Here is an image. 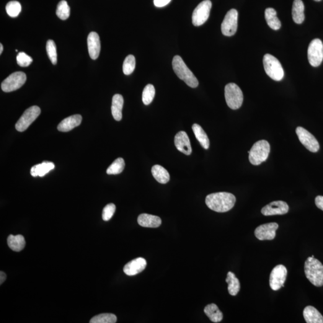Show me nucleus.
Segmentation results:
<instances>
[{
	"instance_id": "f257e3e1",
	"label": "nucleus",
	"mask_w": 323,
	"mask_h": 323,
	"mask_svg": "<svg viewBox=\"0 0 323 323\" xmlns=\"http://www.w3.org/2000/svg\"><path fill=\"white\" fill-rule=\"evenodd\" d=\"M236 202V198L231 193L218 192L206 196L205 203L211 210L218 213H225L231 210Z\"/></svg>"
},
{
	"instance_id": "f03ea898",
	"label": "nucleus",
	"mask_w": 323,
	"mask_h": 323,
	"mask_svg": "<svg viewBox=\"0 0 323 323\" xmlns=\"http://www.w3.org/2000/svg\"><path fill=\"white\" fill-rule=\"evenodd\" d=\"M305 273L307 280L314 286H323V265L317 258L309 257L305 263Z\"/></svg>"
},
{
	"instance_id": "7ed1b4c3",
	"label": "nucleus",
	"mask_w": 323,
	"mask_h": 323,
	"mask_svg": "<svg viewBox=\"0 0 323 323\" xmlns=\"http://www.w3.org/2000/svg\"><path fill=\"white\" fill-rule=\"evenodd\" d=\"M172 64L174 73L176 74L178 78L182 80L188 86L192 88L198 87L199 82L197 78L186 66L182 57L178 55L175 56L173 58Z\"/></svg>"
},
{
	"instance_id": "20e7f679",
	"label": "nucleus",
	"mask_w": 323,
	"mask_h": 323,
	"mask_svg": "<svg viewBox=\"0 0 323 323\" xmlns=\"http://www.w3.org/2000/svg\"><path fill=\"white\" fill-rule=\"evenodd\" d=\"M266 73L275 81H281L283 79L284 72L280 62L275 56L266 54L263 59Z\"/></svg>"
},
{
	"instance_id": "39448f33",
	"label": "nucleus",
	"mask_w": 323,
	"mask_h": 323,
	"mask_svg": "<svg viewBox=\"0 0 323 323\" xmlns=\"http://www.w3.org/2000/svg\"><path fill=\"white\" fill-rule=\"evenodd\" d=\"M270 152V144L267 141L260 140L253 146L249 153V160L253 165H258L268 159Z\"/></svg>"
},
{
	"instance_id": "423d86ee",
	"label": "nucleus",
	"mask_w": 323,
	"mask_h": 323,
	"mask_svg": "<svg viewBox=\"0 0 323 323\" xmlns=\"http://www.w3.org/2000/svg\"><path fill=\"white\" fill-rule=\"evenodd\" d=\"M224 96L227 105L232 110H237L241 107L244 100L242 90L233 83L226 85L224 89Z\"/></svg>"
},
{
	"instance_id": "0eeeda50",
	"label": "nucleus",
	"mask_w": 323,
	"mask_h": 323,
	"mask_svg": "<svg viewBox=\"0 0 323 323\" xmlns=\"http://www.w3.org/2000/svg\"><path fill=\"white\" fill-rule=\"evenodd\" d=\"M27 81V76L21 71L15 72L7 77L1 84V89L5 92H10L19 89Z\"/></svg>"
},
{
	"instance_id": "6e6552de",
	"label": "nucleus",
	"mask_w": 323,
	"mask_h": 323,
	"mask_svg": "<svg viewBox=\"0 0 323 323\" xmlns=\"http://www.w3.org/2000/svg\"><path fill=\"white\" fill-rule=\"evenodd\" d=\"M41 110L38 106H33L25 111L24 114L17 121L15 128L19 132H24L32 125L40 115Z\"/></svg>"
},
{
	"instance_id": "1a4fd4ad",
	"label": "nucleus",
	"mask_w": 323,
	"mask_h": 323,
	"mask_svg": "<svg viewBox=\"0 0 323 323\" xmlns=\"http://www.w3.org/2000/svg\"><path fill=\"white\" fill-rule=\"evenodd\" d=\"M211 7L212 3L210 0H205L198 4L193 12L192 23L193 25L199 27V26L205 24L210 17Z\"/></svg>"
},
{
	"instance_id": "9d476101",
	"label": "nucleus",
	"mask_w": 323,
	"mask_h": 323,
	"mask_svg": "<svg viewBox=\"0 0 323 323\" xmlns=\"http://www.w3.org/2000/svg\"><path fill=\"white\" fill-rule=\"evenodd\" d=\"M307 58L312 67L321 65L323 60V44L321 40L316 38L311 41L307 49Z\"/></svg>"
},
{
	"instance_id": "9b49d317",
	"label": "nucleus",
	"mask_w": 323,
	"mask_h": 323,
	"mask_svg": "<svg viewBox=\"0 0 323 323\" xmlns=\"http://www.w3.org/2000/svg\"><path fill=\"white\" fill-rule=\"evenodd\" d=\"M238 13L236 9L230 10L227 13L221 24V30L224 35H234L236 33L238 28Z\"/></svg>"
},
{
	"instance_id": "f8f14e48",
	"label": "nucleus",
	"mask_w": 323,
	"mask_h": 323,
	"mask_svg": "<svg viewBox=\"0 0 323 323\" xmlns=\"http://www.w3.org/2000/svg\"><path fill=\"white\" fill-rule=\"evenodd\" d=\"M296 133L299 141L309 151L315 153L319 151V142L315 136L306 129L299 126L296 129Z\"/></svg>"
},
{
	"instance_id": "ddd939ff",
	"label": "nucleus",
	"mask_w": 323,
	"mask_h": 323,
	"mask_svg": "<svg viewBox=\"0 0 323 323\" xmlns=\"http://www.w3.org/2000/svg\"><path fill=\"white\" fill-rule=\"evenodd\" d=\"M288 275V270L283 265L276 266L271 273L270 285L273 290L277 291L284 287V283Z\"/></svg>"
},
{
	"instance_id": "4468645a",
	"label": "nucleus",
	"mask_w": 323,
	"mask_h": 323,
	"mask_svg": "<svg viewBox=\"0 0 323 323\" xmlns=\"http://www.w3.org/2000/svg\"><path fill=\"white\" fill-rule=\"evenodd\" d=\"M278 228V224L276 223L262 224L255 229V237L260 241L272 240L275 238L276 231Z\"/></svg>"
},
{
	"instance_id": "2eb2a0df",
	"label": "nucleus",
	"mask_w": 323,
	"mask_h": 323,
	"mask_svg": "<svg viewBox=\"0 0 323 323\" xmlns=\"http://www.w3.org/2000/svg\"><path fill=\"white\" fill-rule=\"evenodd\" d=\"M288 204L282 201H273L268 204L261 210L263 215L265 216L284 215L288 213Z\"/></svg>"
},
{
	"instance_id": "dca6fc26",
	"label": "nucleus",
	"mask_w": 323,
	"mask_h": 323,
	"mask_svg": "<svg viewBox=\"0 0 323 323\" xmlns=\"http://www.w3.org/2000/svg\"><path fill=\"white\" fill-rule=\"evenodd\" d=\"M174 143L178 151L186 155L192 153L190 139L186 132L180 131L176 134L175 136Z\"/></svg>"
},
{
	"instance_id": "f3484780",
	"label": "nucleus",
	"mask_w": 323,
	"mask_h": 323,
	"mask_svg": "<svg viewBox=\"0 0 323 323\" xmlns=\"http://www.w3.org/2000/svg\"><path fill=\"white\" fill-rule=\"evenodd\" d=\"M146 266L145 258L138 257L128 263L124 267L123 271L128 276H134L144 271Z\"/></svg>"
},
{
	"instance_id": "a211bd4d",
	"label": "nucleus",
	"mask_w": 323,
	"mask_h": 323,
	"mask_svg": "<svg viewBox=\"0 0 323 323\" xmlns=\"http://www.w3.org/2000/svg\"><path fill=\"white\" fill-rule=\"evenodd\" d=\"M87 47L90 58L94 60L100 55L101 43L99 35L95 32H91L87 37Z\"/></svg>"
},
{
	"instance_id": "6ab92c4d",
	"label": "nucleus",
	"mask_w": 323,
	"mask_h": 323,
	"mask_svg": "<svg viewBox=\"0 0 323 323\" xmlns=\"http://www.w3.org/2000/svg\"><path fill=\"white\" fill-rule=\"evenodd\" d=\"M82 117L80 115H75L64 119L58 126V131L67 133L81 125Z\"/></svg>"
},
{
	"instance_id": "aec40b11",
	"label": "nucleus",
	"mask_w": 323,
	"mask_h": 323,
	"mask_svg": "<svg viewBox=\"0 0 323 323\" xmlns=\"http://www.w3.org/2000/svg\"><path fill=\"white\" fill-rule=\"evenodd\" d=\"M138 223L142 227L156 228L161 225L162 221L158 216L141 214L138 216Z\"/></svg>"
},
{
	"instance_id": "412c9836",
	"label": "nucleus",
	"mask_w": 323,
	"mask_h": 323,
	"mask_svg": "<svg viewBox=\"0 0 323 323\" xmlns=\"http://www.w3.org/2000/svg\"><path fill=\"white\" fill-rule=\"evenodd\" d=\"M303 315L307 323H323V315L313 306L305 307Z\"/></svg>"
},
{
	"instance_id": "4be33fe9",
	"label": "nucleus",
	"mask_w": 323,
	"mask_h": 323,
	"mask_svg": "<svg viewBox=\"0 0 323 323\" xmlns=\"http://www.w3.org/2000/svg\"><path fill=\"white\" fill-rule=\"evenodd\" d=\"M54 169H55V165L53 163L45 161L33 167L31 169V174L34 177L37 176L42 177Z\"/></svg>"
},
{
	"instance_id": "5701e85b",
	"label": "nucleus",
	"mask_w": 323,
	"mask_h": 323,
	"mask_svg": "<svg viewBox=\"0 0 323 323\" xmlns=\"http://www.w3.org/2000/svg\"><path fill=\"white\" fill-rule=\"evenodd\" d=\"M305 6L302 0H294L292 7V17L296 24H301L305 20Z\"/></svg>"
},
{
	"instance_id": "b1692460",
	"label": "nucleus",
	"mask_w": 323,
	"mask_h": 323,
	"mask_svg": "<svg viewBox=\"0 0 323 323\" xmlns=\"http://www.w3.org/2000/svg\"><path fill=\"white\" fill-rule=\"evenodd\" d=\"M123 98L120 94L114 95L112 99V113L116 120L120 121L122 118Z\"/></svg>"
},
{
	"instance_id": "393cba45",
	"label": "nucleus",
	"mask_w": 323,
	"mask_h": 323,
	"mask_svg": "<svg viewBox=\"0 0 323 323\" xmlns=\"http://www.w3.org/2000/svg\"><path fill=\"white\" fill-rule=\"evenodd\" d=\"M152 173L155 180L161 184H166L170 181L169 172L161 165H154L152 169Z\"/></svg>"
},
{
	"instance_id": "a878e982",
	"label": "nucleus",
	"mask_w": 323,
	"mask_h": 323,
	"mask_svg": "<svg viewBox=\"0 0 323 323\" xmlns=\"http://www.w3.org/2000/svg\"><path fill=\"white\" fill-rule=\"evenodd\" d=\"M204 312L212 322L219 323L223 320V313L220 311L216 304H211L206 306L204 309Z\"/></svg>"
},
{
	"instance_id": "bb28decb",
	"label": "nucleus",
	"mask_w": 323,
	"mask_h": 323,
	"mask_svg": "<svg viewBox=\"0 0 323 323\" xmlns=\"http://www.w3.org/2000/svg\"><path fill=\"white\" fill-rule=\"evenodd\" d=\"M7 244L10 249L15 251V252H19L24 249L26 242L24 237L21 235H9L7 238Z\"/></svg>"
},
{
	"instance_id": "cd10ccee",
	"label": "nucleus",
	"mask_w": 323,
	"mask_h": 323,
	"mask_svg": "<svg viewBox=\"0 0 323 323\" xmlns=\"http://www.w3.org/2000/svg\"><path fill=\"white\" fill-rule=\"evenodd\" d=\"M192 130L196 139L203 148L208 149L210 147V140L202 127L198 124L195 123L192 126Z\"/></svg>"
},
{
	"instance_id": "c85d7f7f",
	"label": "nucleus",
	"mask_w": 323,
	"mask_h": 323,
	"mask_svg": "<svg viewBox=\"0 0 323 323\" xmlns=\"http://www.w3.org/2000/svg\"><path fill=\"white\" fill-rule=\"evenodd\" d=\"M265 15L269 27L273 30L280 29L281 27V22L276 16V12L274 9L268 8L266 9Z\"/></svg>"
},
{
	"instance_id": "c756f323",
	"label": "nucleus",
	"mask_w": 323,
	"mask_h": 323,
	"mask_svg": "<svg viewBox=\"0 0 323 323\" xmlns=\"http://www.w3.org/2000/svg\"><path fill=\"white\" fill-rule=\"evenodd\" d=\"M226 282L228 284V291L232 296H236L240 290V283L234 273L232 272L227 273Z\"/></svg>"
},
{
	"instance_id": "7c9ffc66",
	"label": "nucleus",
	"mask_w": 323,
	"mask_h": 323,
	"mask_svg": "<svg viewBox=\"0 0 323 323\" xmlns=\"http://www.w3.org/2000/svg\"><path fill=\"white\" fill-rule=\"evenodd\" d=\"M57 16L62 20H66L68 19L70 15V8L66 1H61L59 2L57 6L56 12Z\"/></svg>"
},
{
	"instance_id": "2f4dec72",
	"label": "nucleus",
	"mask_w": 323,
	"mask_h": 323,
	"mask_svg": "<svg viewBox=\"0 0 323 323\" xmlns=\"http://www.w3.org/2000/svg\"><path fill=\"white\" fill-rule=\"evenodd\" d=\"M125 164L124 159L119 157L116 159L113 162V164L108 168L107 170V173L109 175H116L120 174L123 171L124 168H125Z\"/></svg>"
},
{
	"instance_id": "473e14b6",
	"label": "nucleus",
	"mask_w": 323,
	"mask_h": 323,
	"mask_svg": "<svg viewBox=\"0 0 323 323\" xmlns=\"http://www.w3.org/2000/svg\"><path fill=\"white\" fill-rule=\"evenodd\" d=\"M117 322V317L113 314H102L96 315L90 320V323H115Z\"/></svg>"
},
{
	"instance_id": "72a5a7b5",
	"label": "nucleus",
	"mask_w": 323,
	"mask_h": 323,
	"mask_svg": "<svg viewBox=\"0 0 323 323\" xmlns=\"http://www.w3.org/2000/svg\"><path fill=\"white\" fill-rule=\"evenodd\" d=\"M154 96L155 89L153 85L151 84L147 85L144 87L143 92V97H142L144 104L146 105L151 104L153 102Z\"/></svg>"
},
{
	"instance_id": "f704fd0d",
	"label": "nucleus",
	"mask_w": 323,
	"mask_h": 323,
	"mask_svg": "<svg viewBox=\"0 0 323 323\" xmlns=\"http://www.w3.org/2000/svg\"><path fill=\"white\" fill-rule=\"evenodd\" d=\"M7 14L10 17H17L21 12L22 7L20 2L17 1H12L7 4L6 7Z\"/></svg>"
},
{
	"instance_id": "c9c22d12",
	"label": "nucleus",
	"mask_w": 323,
	"mask_h": 323,
	"mask_svg": "<svg viewBox=\"0 0 323 323\" xmlns=\"http://www.w3.org/2000/svg\"><path fill=\"white\" fill-rule=\"evenodd\" d=\"M136 68V58L134 56L129 55L124 61L123 65V71L125 75H130L133 73Z\"/></svg>"
},
{
	"instance_id": "e433bc0d",
	"label": "nucleus",
	"mask_w": 323,
	"mask_h": 323,
	"mask_svg": "<svg viewBox=\"0 0 323 323\" xmlns=\"http://www.w3.org/2000/svg\"><path fill=\"white\" fill-rule=\"evenodd\" d=\"M46 51L49 59L53 65L57 64L56 46L53 40H49L46 44Z\"/></svg>"
},
{
	"instance_id": "4c0bfd02",
	"label": "nucleus",
	"mask_w": 323,
	"mask_h": 323,
	"mask_svg": "<svg viewBox=\"0 0 323 323\" xmlns=\"http://www.w3.org/2000/svg\"><path fill=\"white\" fill-rule=\"evenodd\" d=\"M17 63L22 67H28L33 63V58L24 52H20L17 57Z\"/></svg>"
},
{
	"instance_id": "58836bf2",
	"label": "nucleus",
	"mask_w": 323,
	"mask_h": 323,
	"mask_svg": "<svg viewBox=\"0 0 323 323\" xmlns=\"http://www.w3.org/2000/svg\"><path fill=\"white\" fill-rule=\"evenodd\" d=\"M116 206L115 204H109L106 205L102 211V219L104 221H110L115 214Z\"/></svg>"
},
{
	"instance_id": "ea45409f",
	"label": "nucleus",
	"mask_w": 323,
	"mask_h": 323,
	"mask_svg": "<svg viewBox=\"0 0 323 323\" xmlns=\"http://www.w3.org/2000/svg\"><path fill=\"white\" fill-rule=\"evenodd\" d=\"M171 0H154V6L157 7H163L169 4Z\"/></svg>"
},
{
	"instance_id": "a19ab883",
	"label": "nucleus",
	"mask_w": 323,
	"mask_h": 323,
	"mask_svg": "<svg viewBox=\"0 0 323 323\" xmlns=\"http://www.w3.org/2000/svg\"><path fill=\"white\" fill-rule=\"evenodd\" d=\"M315 205L320 210L323 211V196H317L315 200Z\"/></svg>"
},
{
	"instance_id": "79ce46f5",
	"label": "nucleus",
	"mask_w": 323,
	"mask_h": 323,
	"mask_svg": "<svg viewBox=\"0 0 323 323\" xmlns=\"http://www.w3.org/2000/svg\"><path fill=\"white\" fill-rule=\"evenodd\" d=\"M6 280V273H5L3 272H0V284H1L3 283L5 281V280Z\"/></svg>"
},
{
	"instance_id": "37998d69",
	"label": "nucleus",
	"mask_w": 323,
	"mask_h": 323,
	"mask_svg": "<svg viewBox=\"0 0 323 323\" xmlns=\"http://www.w3.org/2000/svg\"><path fill=\"white\" fill-rule=\"evenodd\" d=\"M2 51H3V46L2 44H0V54L2 53Z\"/></svg>"
},
{
	"instance_id": "c03bdc74",
	"label": "nucleus",
	"mask_w": 323,
	"mask_h": 323,
	"mask_svg": "<svg viewBox=\"0 0 323 323\" xmlns=\"http://www.w3.org/2000/svg\"><path fill=\"white\" fill-rule=\"evenodd\" d=\"M315 1H322V0H314Z\"/></svg>"
}]
</instances>
